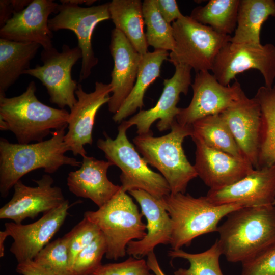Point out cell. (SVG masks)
<instances>
[{
	"label": "cell",
	"instance_id": "6da1fadb",
	"mask_svg": "<svg viewBox=\"0 0 275 275\" xmlns=\"http://www.w3.org/2000/svg\"><path fill=\"white\" fill-rule=\"evenodd\" d=\"M217 232L228 262H247L275 245V205L236 209L226 216Z\"/></svg>",
	"mask_w": 275,
	"mask_h": 275
},
{
	"label": "cell",
	"instance_id": "7a4b0ae2",
	"mask_svg": "<svg viewBox=\"0 0 275 275\" xmlns=\"http://www.w3.org/2000/svg\"><path fill=\"white\" fill-rule=\"evenodd\" d=\"M67 126L53 131L52 136L42 142L27 144L12 143L0 139V193L5 198L21 178L43 169L52 174L63 166L80 167L82 162L67 156L64 136Z\"/></svg>",
	"mask_w": 275,
	"mask_h": 275
},
{
	"label": "cell",
	"instance_id": "3957f363",
	"mask_svg": "<svg viewBox=\"0 0 275 275\" xmlns=\"http://www.w3.org/2000/svg\"><path fill=\"white\" fill-rule=\"evenodd\" d=\"M36 92L32 81L18 96L0 95V129L11 131L20 144L42 142L52 130L67 126L69 112L42 103Z\"/></svg>",
	"mask_w": 275,
	"mask_h": 275
},
{
	"label": "cell",
	"instance_id": "277c9868",
	"mask_svg": "<svg viewBox=\"0 0 275 275\" xmlns=\"http://www.w3.org/2000/svg\"><path fill=\"white\" fill-rule=\"evenodd\" d=\"M192 134L191 125L180 124L176 120L166 135H138L132 140L146 162L156 168L166 180L171 194H185L189 182L198 176L182 146L184 139Z\"/></svg>",
	"mask_w": 275,
	"mask_h": 275
},
{
	"label": "cell",
	"instance_id": "5b68a950",
	"mask_svg": "<svg viewBox=\"0 0 275 275\" xmlns=\"http://www.w3.org/2000/svg\"><path fill=\"white\" fill-rule=\"evenodd\" d=\"M171 218L172 232L170 244L173 250L189 245L195 238L217 232L219 221L243 206L237 204L217 205L206 196L170 194L161 199Z\"/></svg>",
	"mask_w": 275,
	"mask_h": 275
},
{
	"label": "cell",
	"instance_id": "8992f818",
	"mask_svg": "<svg viewBox=\"0 0 275 275\" xmlns=\"http://www.w3.org/2000/svg\"><path fill=\"white\" fill-rule=\"evenodd\" d=\"M143 215L132 198L122 187L106 204L96 211H87L85 217L95 223L104 237L105 257L117 260L127 254L128 243L146 235Z\"/></svg>",
	"mask_w": 275,
	"mask_h": 275
},
{
	"label": "cell",
	"instance_id": "52a82bcc",
	"mask_svg": "<svg viewBox=\"0 0 275 275\" xmlns=\"http://www.w3.org/2000/svg\"><path fill=\"white\" fill-rule=\"evenodd\" d=\"M128 128L125 121H122L115 139L104 132L105 139H98L97 146L103 152L107 161L121 170V186L124 191L142 189L161 199L171 194L169 185L161 174L148 167L128 140L126 135Z\"/></svg>",
	"mask_w": 275,
	"mask_h": 275
},
{
	"label": "cell",
	"instance_id": "ba28073f",
	"mask_svg": "<svg viewBox=\"0 0 275 275\" xmlns=\"http://www.w3.org/2000/svg\"><path fill=\"white\" fill-rule=\"evenodd\" d=\"M172 26L175 46L168 61L175 66L187 65L196 73L211 70L217 54L231 38L188 16L184 15Z\"/></svg>",
	"mask_w": 275,
	"mask_h": 275
},
{
	"label": "cell",
	"instance_id": "9c48e42d",
	"mask_svg": "<svg viewBox=\"0 0 275 275\" xmlns=\"http://www.w3.org/2000/svg\"><path fill=\"white\" fill-rule=\"evenodd\" d=\"M82 52L78 46L71 48L64 44L61 52L54 47L43 49L41 53L42 65L24 71L23 74L34 77L46 88L49 100L59 108L66 106L71 109L77 102L75 97L78 84L71 76L73 66L80 59Z\"/></svg>",
	"mask_w": 275,
	"mask_h": 275
},
{
	"label": "cell",
	"instance_id": "30bf717a",
	"mask_svg": "<svg viewBox=\"0 0 275 275\" xmlns=\"http://www.w3.org/2000/svg\"><path fill=\"white\" fill-rule=\"evenodd\" d=\"M58 13L48 20V26L52 31L69 30L73 31L78 40V46L82 52L81 67L79 81L86 79L92 68L98 62L92 45L93 31L97 25L111 18L109 2L97 6L80 7L60 1Z\"/></svg>",
	"mask_w": 275,
	"mask_h": 275
},
{
	"label": "cell",
	"instance_id": "8fae6325",
	"mask_svg": "<svg viewBox=\"0 0 275 275\" xmlns=\"http://www.w3.org/2000/svg\"><path fill=\"white\" fill-rule=\"evenodd\" d=\"M251 69L261 73L265 87H272L275 79V45L235 44L230 41L217 54L211 71L219 83L227 86L237 75Z\"/></svg>",
	"mask_w": 275,
	"mask_h": 275
},
{
	"label": "cell",
	"instance_id": "7c38bea8",
	"mask_svg": "<svg viewBox=\"0 0 275 275\" xmlns=\"http://www.w3.org/2000/svg\"><path fill=\"white\" fill-rule=\"evenodd\" d=\"M191 86L193 90L191 102L186 107L180 108L176 117L181 125H191L200 119L219 114L246 96L238 81L224 86L208 71L196 73Z\"/></svg>",
	"mask_w": 275,
	"mask_h": 275
},
{
	"label": "cell",
	"instance_id": "4fadbf2b",
	"mask_svg": "<svg viewBox=\"0 0 275 275\" xmlns=\"http://www.w3.org/2000/svg\"><path fill=\"white\" fill-rule=\"evenodd\" d=\"M175 67L173 76L164 79L163 91L156 105L149 109H141L128 120H124L129 128L136 126L138 135L153 134L151 126L157 120L156 127L159 131L171 129L176 120L180 109L177 107L180 95H186L191 85L192 69L183 64Z\"/></svg>",
	"mask_w": 275,
	"mask_h": 275
},
{
	"label": "cell",
	"instance_id": "5bb4252c",
	"mask_svg": "<svg viewBox=\"0 0 275 275\" xmlns=\"http://www.w3.org/2000/svg\"><path fill=\"white\" fill-rule=\"evenodd\" d=\"M112 87L110 84L96 81L93 92L87 93L78 84L75 91L77 102L70 109L67 122V132L64 141L74 156H87L85 146L93 143L92 132L96 114L110 99Z\"/></svg>",
	"mask_w": 275,
	"mask_h": 275
},
{
	"label": "cell",
	"instance_id": "9a60e30c",
	"mask_svg": "<svg viewBox=\"0 0 275 275\" xmlns=\"http://www.w3.org/2000/svg\"><path fill=\"white\" fill-rule=\"evenodd\" d=\"M66 200L56 208L44 214L36 222L26 225L14 222L6 223L4 231L13 239L10 251L18 263L33 260L38 254L49 243L63 224L70 208Z\"/></svg>",
	"mask_w": 275,
	"mask_h": 275
},
{
	"label": "cell",
	"instance_id": "2e32d148",
	"mask_svg": "<svg viewBox=\"0 0 275 275\" xmlns=\"http://www.w3.org/2000/svg\"><path fill=\"white\" fill-rule=\"evenodd\" d=\"M35 187L25 185L21 180L14 185L11 199L0 209V218L21 224L27 218L34 219L41 213L48 212L65 201L62 189L52 186L53 179L44 174L37 180Z\"/></svg>",
	"mask_w": 275,
	"mask_h": 275
},
{
	"label": "cell",
	"instance_id": "e0dca14e",
	"mask_svg": "<svg viewBox=\"0 0 275 275\" xmlns=\"http://www.w3.org/2000/svg\"><path fill=\"white\" fill-rule=\"evenodd\" d=\"M206 197L217 205L237 204L243 207L275 205V166L254 169L230 185L209 189Z\"/></svg>",
	"mask_w": 275,
	"mask_h": 275
},
{
	"label": "cell",
	"instance_id": "ac0fdd59",
	"mask_svg": "<svg viewBox=\"0 0 275 275\" xmlns=\"http://www.w3.org/2000/svg\"><path fill=\"white\" fill-rule=\"evenodd\" d=\"M59 6L52 0H32L24 9L14 14L1 28V38L37 43L44 49L51 48L53 33L48 26L49 16L58 13Z\"/></svg>",
	"mask_w": 275,
	"mask_h": 275
},
{
	"label": "cell",
	"instance_id": "d6986e66",
	"mask_svg": "<svg viewBox=\"0 0 275 275\" xmlns=\"http://www.w3.org/2000/svg\"><path fill=\"white\" fill-rule=\"evenodd\" d=\"M193 141L196 145L194 167L198 176L211 189L232 184L255 169L246 159L210 148L197 139Z\"/></svg>",
	"mask_w": 275,
	"mask_h": 275
},
{
	"label": "cell",
	"instance_id": "ffe728a7",
	"mask_svg": "<svg viewBox=\"0 0 275 275\" xmlns=\"http://www.w3.org/2000/svg\"><path fill=\"white\" fill-rule=\"evenodd\" d=\"M219 115L245 158L255 169H259L262 117L257 101L245 96Z\"/></svg>",
	"mask_w": 275,
	"mask_h": 275
},
{
	"label": "cell",
	"instance_id": "44dd1931",
	"mask_svg": "<svg viewBox=\"0 0 275 275\" xmlns=\"http://www.w3.org/2000/svg\"><path fill=\"white\" fill-rule=\"evenodd\" d=\"M114 65L111 73L112 95L107 103L115 114L131 92L136 79L142 56L119 30L112 31L109 45Z\"/></svg>",
	"mask_w": 275,
	"mask_h": 275
},
{
	"label": "cell",
	"instance_id": "7402d4cb",
	"mask_svg": "<svg viewBox=\"0 0 275 275\" xmlns=\"http://www.w3.org/2000/svg\"><path fill=\"white\" fill-rule=\"evenodd\" d=\"M128 193L139 203L147 220L146 235L142 239L130 241L127 247V254L140 258L154 251L159 244L170 243L172 221L161 199L142 189Z\"/></svg>",
	"mask_w": 275,
	"mask_h": 275
},
{
	"label": "cell",
	"instance_id": "603a6c76",
	"mask_svg": "<svg viewBox=\"0 0 275 275\" xmlns=\"http://www.w3.org/2000/svg\"><path fill=\"white\" fill-rule=\"evenodd\" d=\"M81 162L79 169L69 173L67 185L74 195L90 199L99 208L109 201L121 186L108 179L107 170L113 166L108 161L86 156Z\"/></svg>",
	"mask_w": 275,
	"mask_h": 275
},
{
	"label": "cell",
	"instance_id": "cb8c5ba5",
	"mask_svg": "<svg viewBox=\"0 0 275 275\" xmlns=\"http://www.w3.org/2000/svg\"><path fill=\"white\" fill-rule=\"evenodd\" d=\"M169 53L163 50H154L142 56L135 84L119 110L112 119L121 123L144 106V97L147 89L159 76L161 65L168 60Z\"/></svg>",
	"mask_w": 275,
	"mask_h": 275
},
{
	"label": "cell",
	"instance_id": "d4e9b609",
	"mask_svg": "<svg viewBox=\"0 0 275 275\" xmlns=\"http://www.w3.org/2000/svg\"><path fill=\"white\" fill-rule=\"evenodd\" d=\"M269 16L275 17V1L240 0L237 26L230 42L261 44V27Z\"/></svg>",
	"mask_w": 275,
	"mask_h": 275
},
{
	"label": "cell",
	"instance_id": "484cf974",
	"mask_svg": "<svg viewBox=\"0 0 275 275\" xmlns=\"http://www.w3.org/2000/svg\"><path fill=\"white\" fill-rule=\"evenodd\" d=\"M109 10L115 29L120 31L141 55L148 46L144 31L143 3L140 0H113Z\"/></svg>",
	"mask_w": 275,
	"mask_h": 275
},
{
	"label": "cell",
	"instance_id": "4316f807",
	"mask_svg": "<svg viewBox=\"0 0 275 275\" xmlns=\"http://www.w3.org/2000/svg\"><path fill=\"white\" fill-rule=\"evenodd\" d=\"M41 46L0 39V95L6 92L30 68Z\"/></svg>",
	"mask_w": 275,
	"mask_h": 275
},
{
	"label": "cell",
	"instance_id": "83f0119b",
	"mask_svg": "<svg viewBox=\"0 0 275 275\" xmlns=\"http://www.w3.org/2000/svg\"><path fill=\"white\" fill-rule=\"evenodd\" d=\"M191 126L192 139H197L210 148L235 157L247 160L219 114L200 119Z\"/></svg>",
	"mask_w": 275,
	"mask_h": 275
},
{
	"label": "cell",
	"instance_id": "f1b7e54d",
	"mask_svg": "<svg viewBox=\"0 0 275 275\" xmlns=\"http://www.w3.org/2000/svg\"><path fill=\"white\" fill-rule=\"evenodd\" d=\"M254 98L262 117L259 167L275 166V85L259 87Z\"/></svg>",
	"mask_w": 275,
	"mask_h": 275
},
{
	"label": "cell",
	"instance_id": "f546056e",
	"mask_svg": "<svg viewBox=\"0 0 275 275\" xmlns=\"http://www.w3.org/2000/svg\"><path fill=\"white\" fill-rule=\"evenodd\" d=\"M239 3L240 0H210L204 6L195 8L189 16L219 34L231 36L237 26Z\"/></svg>",
	"mask_w": 275,
	"mask_h": 275
},
{
	"label": "cell",
	"instance_id": "4dcf8cb0",
	"mask_svg": "<svg viewBox=\"0 0 275 275\" xmlns=\"http://www.w3.org/2000/svg\"><path fill=\"white\" fill-rule=\"evenodd\" d=\"M143 14L148 46L153 47L155 50L172 51L175 46L173 27L160 14L157 0L144 1Z\"/></svg>",
	"mask_w": 275,
	"mask_h": 275
},
{
	"label": "cell",
	"instance_id": "1f68e13d",
	"mask_svg": "<svg viewBox=\"0 0 275 275\" xmlns=\"http://www.w3.org/2000/svg\"><path fill=\"white\" fill-rule=\"evenodd\" d=\"M168 255L172 258L187 260L189 263V268H179L174 272V275H224L219 265V258L223 254L217 240L203 252L194 254L181 249L172 250Z\"/></svg>",
	"mask_w": 275,
	"mask_h": 275
},
{
	"label": "cell",
	"instance_id": "d6a6232c",
	"mask_svg": "<svg viewBox=\"0 0 275 275\" xmlns=\"http://www.w3.org/2000/svg\"><path fill=\"white\" fill-rule=\"evenodd\" d=\"M34 261L54 275H75L70 266L68 243L64 236L49 242Z\"/></svg>",
	"mask_w": 275,
	"mask_h": 275
},
{
	"label": "cell",
	"instance_id": "836d02e7",
	"mask_svg": "<svg viewBox=\"0 0 275 275\" xmlns=\"http://www.w3.org/2000/svg\"><path fill=\"white\" fill-rule=\"evenodd\" d=\"M106 244L102 233L76 256L72 266L75 275H91L102 264L106 252Z\"/></svg>",
	"mask_w": 275,
	"mask_h": 275
},
{
	"label": "cell",
	"instance_id": "e575fe53",
	"mask_svg": "<svg viewBox=\"0 0 275 275\" xmlns=\"http://www.w3.org/2000/svg\"><path fill=\"white\" fill-rule=\"evenodd\" d=\"M101 233L95 223L84 217L78 224L64 236L68 243L69 262L72 269L78 254L89 245Z\"/></svg>",
	"mask_w": 275,
	"mask_h": 275
},
{
	"label": "cell",
	"instance_id": "d590c367",
	"mask_svg": "<svg viewBox=\"0 0 275 275\" xmlns=\"http://www.w3.org/2000/svg\"><path fill=\"white\" fill-rule=\"evenodd\" d=\"M151 271L147 261L130 256L122 262L101 264L91 275H154Z\"/></svg>",
	"mask_w": 275,
	"mask_h": 275
},
{
	"label": "cell",
	"instance_id": "8d00e7d4",
	"mask_svg": "<svg viewBox=\"0 0 275 275\" xmlns=\"http://www.w3.org/2000/svg\"><path fill=\"white\" fill-rule=\"evenodd\" d=\"M241 275H275V245L242 263Z\"/></svg>",
	"mask_w": 275,
	"mask_h": 275
},
{
	"label": "cell",
	"instance_id": "74e56055",
	"mask_svg": "<svg viewBox=\"0 0 275 275\" xmlns=\"http://www.w3.org/2000/svg\"><path fill=\"white\" fill-rule=\"evenodd\" d=\"M32 0H1L0 26L2 28L16 13L24 9Z\"/></svg>",
	"mask_w": 275,
	"mask_h": 275
},
{
	"label": "cell",
	"instance_id": "f35d334b",
	"mask_svg": "<svg viewBox=\"0 0 275 275\" xmlns=\"http://www.w3.org/2000/svg\"><path fill=\"white\" fill-rule=\"evenodd\" d=\"M157 4L160 14L170 24L184 16L175 0H157Z\"/></svg>",
	"mask_w": 275,
	"mask_h": 275
},
{
	"label": "cell",
	"instance_id": "ab89813d",
	"mask_svg": "<svg viewBox=\"0 0 275 275\" xmlns=\"http://www.w3.org/2000/svg\"><path fill=\"white\" fill-rule=\"evenodd\" d=\"M16 271L22 275H54L34 260L18 263Z\"/></svg>",
	"mask_w": 275,
	"mask_h": 275
},
{
	"label": "cell",
	"instance_id": "60d3db41",
	"mask_svg": "<svg viewBox=\"0 0 275 275\" xmlns=\"http://www.w3.org/2000/svg\"><path fill=\"white\" fill-rule=\"evenodd\" d=\"M147 263L154 275H166L161 268L154 251L147 255Z\"/></svg>",
	"mask_w": 275,
	"mask_h": 275
},
{
	"label": "cell",
	"instance_id": "b9f144b4",
	"mask_svg": "<svg viewBox=\"0 0 275 275\" xmlns=\"http://www.w3.org/2000/svg\"><path fill=\"white\" fill-rule=\"evenodd\" d=\"M65 1L67 3L76 5L78 6L84 4L86 5H88V6H90L95 2H96V1L93 0H65Z\"/></svg>",
	"mask_w": 275,
	"mask_h": 275
},
{
	"label": "cell",
	"instance_id": "7bdbcfd3",
	"mask_svg": "<svg viewBox=\"0 0 275 275\" xmlns=\"http://www.w3.org/2000/svg\"><path fill=\"white\" fill-rule=\"evenodd\" d=\"M7 236L5 232H0V257H2L4 255V241L6 240Z\"/></svg>",
	"mask_w": 275,
	"mask_h": 275
}]
</instances>
